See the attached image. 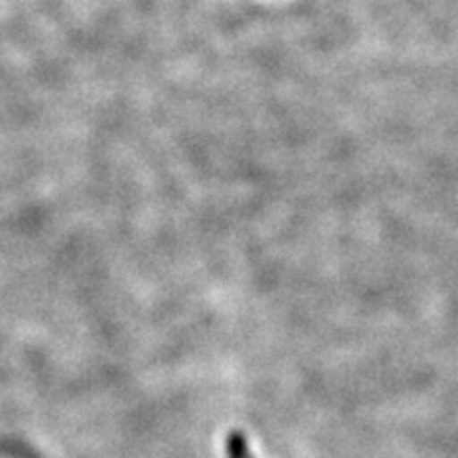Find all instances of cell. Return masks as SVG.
I'll use <instances>...</instances> for the list:
<instances>
[{
  "instance_id": "6da1fadb",
  "label": "cell",
  "mask_w": 458,
  "mask_h": 458,
  "mask_svg": "<svg viewBox=\"0 0 458 458\" xmlns=\"http://www.w3.org/2000/svg\"><path fill=\"white\" fill-rule=\"evenodd\" d=\"M227 458H255L250 452L246 437L240 431L229 433L227 437Z\"/></svg>"
}]
</instances>
